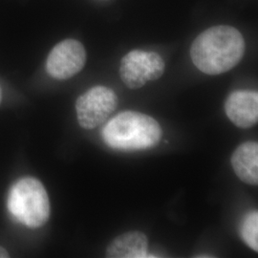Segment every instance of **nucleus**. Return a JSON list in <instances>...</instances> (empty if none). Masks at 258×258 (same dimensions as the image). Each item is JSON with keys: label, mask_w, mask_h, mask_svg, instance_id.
<instances>
[{"label": "nucleus", "mask_w": 258, "mask_h": 258, "mask_svg": "<svg viewBox=\"0 0 258 258\" xmlns=\"http://www.w3.org/2000/svg\"><path fill=\"white\" fill-rule=\"evenodd\" d=\"M117 106L118 97L112 89L102 85L94 86L77 100L78 121L83 128H96L108 119Z\"/></svg>", "instance_id": "obj_4"}, {"label": "nucleus", "mask_w": 258, "mask_h": 258, "mask_svg": "<svg viewBox=\"0 0 258 258\" xmlns=\"http://www.w3.org/2000/svg\"><path fill=\"white\" fill-rule=\"evenodd\" d=\"M0 102H1V89H0Z\"/></svg>", "instance_id": "obj_12"}, {"label": "nucleus", "mask_w": 258, "mask_h": 258, "mask_svg": "<svg viewBox=\"0 0 258 258\" xmlns=\"http://www.w3.org/2000/svg\"><path fill=\"white\" fill-rule=\"evenodd\" d=\"M231 166L235 174L246 184H258V145L246 142L235 149L231 156Z\"/></svg>", "instance_id": "obj_8"}, {"label": "nucleus", "mask_w": 258, "mask_h": 258, "mask_svg": "<svg viewBox=\"0 0 258 258\" xmlns=\"http://www.w3.org/2000/svg\"><path fill=\"white\" fill-rule=\"evenodd\" d=\"M246 51L245 39L237 29L218 25L201 33L190 48L194 64L205 74H223L234 68Z\"/></svg>", "instance_id": "obj_1"}, {"label": "nucleus", "mask_w": 258, "mask_h": 258, "mask_svg": "<svg viewBox=\"0 0 258 258\" xmlns=\"http://www.w3.org/2000/svg\"><path fill=\"white\" fill-rule=\"evenodd\" d=\"M225 112L237 127H252L258 120L257 92L237 90L231 93L225 102Z\"/></svg>", "instance_id": "obj_7"}, {"label": "nucleus", "mask_w": 258, "mask_h": 258, "mask_svg": "<svg viewBox=\"0 0 258 258\" xmlns=\"http://www.w3.org/2000/svg\"><path fill=\"white\" fill-rule=\"evenodd\" d=\"M148 240L141 231H129L113 240L106 249V257L147 258Z\"/></svg>", "instance_id": "obj_9"}, {"label": "nucleus", "mask_w": 258, "mask_h": 258, "mask_svg": "<svg viewBox=\"0 0 258 258\" xmlns=\"http://www.w3.org/2000/svg\"><path fill=\"white\" fill-rule=\"evenodd\" d=\"M164 72L165 61L155 52L133 50L120 60V79L129 89H139L148 82L156 81Z\"/></svg>", "instance_id": "obj_5"}, {"label": "nucleus", "mask_w": 258, "mask_h": 258, "mask_svg": "<svg viewBox=\"0 0 258 258\" xmlns=\"http://www.w3.org/2000/svg\"><path fill=\"white\" fill-rule=\"evenodd\" d=\"M163 131L152 117L135 111H124L112 118L102 128L109 148L121 151L146 150L161 142Z\"/></svg>", "instance_id": "obj_2"}, {"label": "nucleus", "mask_w": 258, "mask_h": 258, "mask_svg": "<svg viewBox=\"0 0 258 258\" xmlns=\"http://www.w3.org/2000/svg\"><path fill=\"white\" fill-rule=\"evenodd\" d=\"M240 234L242 239L254 251H258V213L249 212L247 214L240 227Z\"/></svg>", "instance_id": "obj_10"}, {"label": "nucleus", "mask_w": 258, "mask_h": 258, "mask_svg": "<svg viewBox=\"0 0 258 258\" xmlns=\"http://www.w3.org/2000/svg\"><path fill=\"white\" fill-rule=\"evenodd\" d=\"M9 253L6 249H4L3 247L0 246V258H7L9 257Z\"/></svg>", "instance_id": "obj_11"}, {"label": "nucleus", "mask_w": 258, "mask_h": 258, "mask_svg": "<svg viewBox=\"0 0 258 258\" xmlns=\"http://www.w3.org/2000/svg\"><path fill=\"white\" fill-rule=\"evenodd\" d=\"M86 63V51L76 39L68 38L57 43L46 60V71L55 80H68L80 73Z\"/></svg>", "instance_id": "obj_6"}, {"label": "nucleus", "mask_w": 258, "mask_h": 258, "mask_svg": "<svg viewBox=\"0 0 258 258\" xmlns=\"http://www.w3.org/2000/svg\"><path fill=\"white\" fill-rule=\"evenodd\" d=\"M7 207L12 216L31 229L46 224L50 217V202L44 185L33 177L19 180L10 189Z\"/></svg>", "instance_id": "obj_3"}]
</instances>
